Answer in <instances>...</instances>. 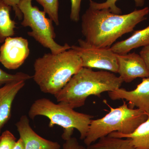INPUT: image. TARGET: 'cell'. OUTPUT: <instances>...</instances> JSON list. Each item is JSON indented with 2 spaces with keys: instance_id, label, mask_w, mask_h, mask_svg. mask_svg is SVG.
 I'll return each instance as SVG.
<instances>
[{
  "instance_id": "obj_1",
  "label": "cell",
  "mask_w": 149,
  "mask_h": 149,
  "mask_svg": "<svg viewBox=\"0 0 149 149\" xmlns=\"http://www.w3.org/2000/svg\"><path fill=\"white\" fill-rule=\"evenodd\" d=\"M149 13L148 7L124 15L89 7L81 18V32L84 40L90 45L109 48L117 39L132 32L137 24L146 19Z\"/></svg>"
},
{
  "instance_id": "obj_2",
  "label": "cell",
  "mask_w": 149,
  "mask_h": 149,
  "mask_svg": "<svg viewBox=\"0 0 149 149\" xmlns=\"http://www.w3.org/2000/svg\"><path fill=\"white\" fill-rule=\"evenodd\" d=\"M123 83L120 76L110 71L83 67L54 97L59 103L74 109L83 106L90 96L100 97L104 92L120 88Z\"/></svg>"
},
{
  "instance_id": "obj_3",
  "label": "cell",
  "mask_w": 149,
  "mask_h": 149,
  "mask_svg": "<svg viewBox=\"0 0 149 149\" xmlns=\"http://www.w3.org/2000/svg\"><path fill=\"white\" fill-rule=\"evenodd\" d=\"M33 80L43 93H58L82 68V61L70 49L58 54H45L36 59Z\"/></svg>"
},
{
  "instance_id": "obj_4",
  "label": "cell",
  "mask_w": 149,
  "mask_h": 149,
  "mask_svg": "<svg viewBox=\"0 0 149 149\" xmlns=\"http://www.w3.org/2000/svg\"><path fill=\"white\" fill-rule=\"evenodd\" d=\"M28 116L32 120L38 116H45L50 120L49 127L56 125L63 128L62 138L64 141L72 137L74 129L80 133V139L84 140L94 118L93 116L75 111L66 105L56 104L45 98L34 102L29 109Z\"/></svg>"
},
{
  "instance_id": "obj_5",
  "label": "cell",
  "mask_w": 149,
  "mask_h": 149,
  "mask_svg": "<svg viewBox=\"0 0 149 149\" xmlns=\"http://www.w3.org/2000/svg\"><path fill=\"white\" fill-rule=\"evenodd\" d=\"M104 102L110 108V111L102 118L91 120L84 140L87 147L113 132L125 134L132 133L148 118L146 112L139 109L129 107L125 101L122 105L116 108L111 107L106 101Z\"/></svg>"
},
{
  "instance_id": "obj_6",
  "label": "cell",
  "mask_w": 149,
  "mask_h": 149,
  "mask_svg": "<svg viewBox=\"0 0 149 149\" xmlns=\"http://www.w3.org/2000/svg\"><path fill=\"white\" fill-rule=\"evenodd\" d=\"M32 0H21L18 7L23 15L21 25L30 27L29 36L33 37L43 47L50 50L51 53L58 54L71 49L67 43L61 45L56 42V37L52 20L47 18L46 13L40 10L36 6L32 5Z\"/></svg>"
},
{
  "instance_id": "obj_7",
  "label": "cell",
  "mask_w": 149,
  "mask_h": 149,
  "mask_svg": "<svg viewBox=\"0 0 149 149\" xmlns=\"http://www.w3.org/2000/svg\"><path fill=\"white\" fill-rule=\"evenodd\" d=\"M78 45L71 46V49L80 56L83 67L118 73V66L116 54L110 48L97 47L81 39L78 40Z\"/></svg>"
},
{
  "instance_id": "obj_8",
  "label": "cell",
  "mask_w": 149,
  "mask_h": 149,
  "mask_svg": "<svg viewBox=\"0 0 149 149\" xmlns=\"http://www.w3.org/2000/svg\"><path fill=\"white\" fill-rule=\"evenodd\" d=\"M29 54L27 39L8 37L0 47V62L7 69L16 70L24 63Z\"/></svg>"
},
{
  "instance_id": "obj_9",
  "label": "cell",
  "mask_w": 149,
  "mask_h": 149,
  "mask_svg": "<svg viewBox=\"0 0 149 149\" xmlns=\"http://www.w3.org/2000/svg\"><path fill=\"white\" fill-rule=\"evenodd\" d=\"M118 73L123 82L130 83L137 78L149 77V71L140 55L136 53L116 54Z\"/></svg>"
},
{
  "instance_id": "obj_10",
  "label": "cell",
  "mask_w": 149,
  "mask_h": 149,
  "mask_svg": "<svg viewBox=\"0 0 149 149\" xmlns=\"http://www.w3.org/2000/svg\"><path fill=\"white\" fill-rule=\"evenodd\" d=\"M108 93L113 100H125L129 102L131 108L136 107L149 113V77L143 78L142 82L133 91L119 88Z\"/></svg>"
},
{
  "instance_id": "obj_11",
  "label": "cell",
  "mask_w": 149,
  "mask_h": 149,
  "mask_svg": "<svg viewBox=\"0 0 149 149\" xmlns=\"http://www.w3.org/2000/svg\"><path fill=\"white\" fill-rule=\"evenodd\" d=\"M25 149H61L58 142L44 139L32 129L27 116L23 115L15 124Z\"/></svg>"
},
{
  "instance_id": "obj_12",
  "label": "cell",
  "mask_w": 149,
  "mask_h": 149,
  "mask_svg": "<svg viewBox=\"0 0 149 149\" xmlns=\"http://www.w3.org/2000/svg\"><path fill=\"white\" fill-rule=\"evenodd\" d=\"M25 84L23 80L15 81L0 88V136L3 127L10 119L14 100Z\"/></svg>"
},
{
  "instance_id": "obj_13",
  "label": "cell",
  "mask_w": 149,
  "mask_h": 149,
  "mask_svg": "<svg viewBox=\"0 0 149 149\" xmlns=\"http://www.w3.org/2000/svg\"><path fill=\"white\" fill-rule=\"evenodd\" d=\"M149 45V25L143 29L135 31L128 39L114 43L110 48L115 53L121 54Z\"/></svg>"
},
{
  "instance_id": "obj_14",
  "label": "cell",
  "mask_w": 149,
  "mask_h": 149,
  "mask_svg": "<svg viewBox=\"0 0 149 149\" xmlns=\"http://www.w3.org/2000/svg\"><path fill=\"white\" fill-rule=\"evenodd\" d=\"M147 114V120L141 123L133 133L125 134L114 132L110 133L109 136L130 139L132 145L136 149H149V113Z\"/></svg>"
},
{
  "instance_id": "obj_15",
  "label": "cell",
  "mask_w": 149,
  "mask_h": 149,
  "mask_svg": "<svg viewBox=\"0 0 149 149\" xmlns=\"http://www.w3.org/2000/svg\"><path fill=\"white\" fill-rule=\"evenodd\" d=\"M12 8L3 0H0V44L4 42L8 37L15 35L16 22L11 18Z\"/></svg>"
},
{
  "instance_id": "obj_16",
  "label": "cell",
  "mask_w": 149,
  "mask_h": 149,
  "mask_svg": "<svg viewBox=\"0 0 149 149\" xmlns=\"http://www.w3.org/2000/svg\"><path fill=\"white\" fill-rule=\"evenodd\" d=\"M97 141L87 147V149H136L129 139H124L108 135Z\"/></svg>"
},
{
  "instance_id": "obj_17",
  "label": "cell",
  "mask_w": 149,
  "mask_h": 149,
  "mask_svg": "<svg viewBox=\"0 0 149 149\" xmlns=\"http://www.w3.org/2000/svg\"><path fill=\"white\" fill-rule=\"evenodd\" d=\"M118 0H107L104 2L98 3L94 1L93 0H89L90 5L89 7L95 9H109L113 13L120 14L121 10L120 8L116 5V2ZM137 7H143L145 4V0H133Z\"/></svg>"
},
{
  "instance_id": "obj_18",
  "label": "cell",
  "mask_w": 149,
  "mask_h": 149,
  "mask_svg": "<svg viewBox=\"0 0 149 149\" xmlns=\"http://www.w3.org/2000/svg\"><path fill=\"white\" fill-rule=\"evenodd\" d=\"M42 6L44 11L47 14L49 18L58 26L59 24L58 18V0H36Z\"/></svg>"
},
{
  "instance_id": "obj_19",
  "label": "cell",
  "mask_w": 149,
  "mask_h": 149,
  "mask_svg": "<svg viewBox=\"0 0 149 149\" xmlns=\"http://www.w3.org/2000/svg\"><path fill=\"white\" fill-rule=\"evenodd\" d=\"M1 47V46H0ZM32 76L22 72H18L15 74H9L0 68V86L15 81L30 80Z\"/></svg>"
},
{
  "instance_id": "obj_20",
  "label": "cell",
  "mask_w": 149,
  "mask_h": 149,
  "mask_svg": "<svg viewBox=\"0 0 149 149\" xmlns=\"http://www.w3.org/2000/svg\"><path fill=\"white\" fill-rule=\"evenodd\" d=\"M17 141L16 138L11 132L6 130L0 136V149H13Z\"/></svg>"
},
{
  "instance_id": "obj_21",
  "label": "cell",
  "mask_w": 149,
  "mask_h": 149,
  "mask_svg": "<svg viewBox=\"0 0 149 149\" xmlns=\"http://www.w3.org/2000/svg\"><path fill=\"white\" fill-rule=\"evenodd\" d=\"M71 3L70 18L74 22H78L80 19V7L82 0H70Z\"/></svg>"
},
{
  "instance_id": "obj_22",
  "label": "cell",
  "mask_w": 149,
  "mask_h": 149,
  "mask_svg": "<svg viewBox=\"0 0 149 149\" xmlns=\"http://www.w3.org/2000/svg\"><path fill=\"white\" fill-rule=\"evenodd\" d=\"M63 149H87L84 146L80 145L77 139L74 137L71 138L65 141L63 145Z\"/></svg>"
},
{
  "instance_id": "obj_23",
  "label": "cell",
  "mask_w": 149,
  "mask_h": 149,
  "mask_svg": "<svg viewBox=\"0 0 149 149\" xmlns=\"http://www.w3.org/2000/svg\"><path fill=\"white\" fill-rule=\"evenodd\" d=\"M8 5L10 6L15 13V16L19 20L23 19V15L18 7L19 4L21 0H3Z\"/></svg>"
},
{
  "instance_id": "obj_24",
  "label": "cell",
  "mask_w": 149,
  "mask_h": 149,
  "mask_svg": "<svg viewBox=\"0 0 149 149\" xmlns=\"http://www.w3.org/2000/svg\"><path fill=\"white\" fill-rule=\"evenodd\" d=\"M149 71V45L143 47L140 53Z\"/></svg>"
},
{
  "instance_id": "obj_25",
  "label": "cell",
  "mask_w": 149,
  "mask_h": 149,
  "mask_svg": "<svg viewBox=\"0 0 149 149\" xmlns=\"http://www.w3.org/2000/svg\"><path fill=\"white\" fill-rule=\"evenodd\" d=\"M13 149H25L24 144L20 139H19L17 141L15 146Z\"/></svg>"
}]
</instances>
